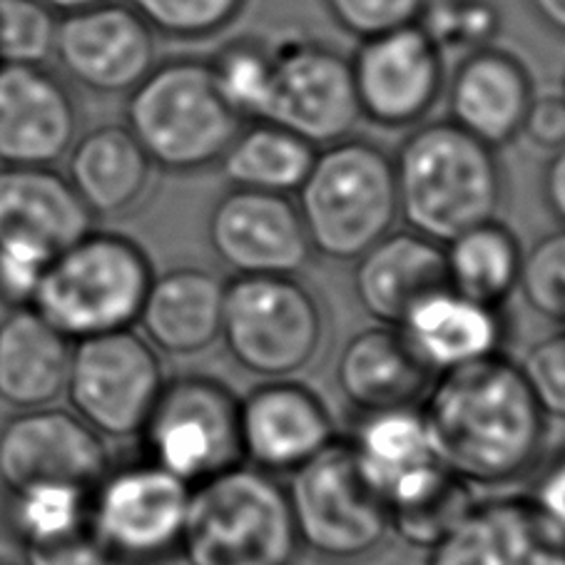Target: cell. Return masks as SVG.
I'll return each instance as SVG.
<instances>
[{
  "label": "cell",
  "instance_id": "obj_10",
  "mask_svg": "<svg viewBox=\"0 0 565 565\" xmlns=\"http://www.w3.org/2000/svg\"><path fill=\"white\" fill-rule=\"evenodd\" d=\"M192 486L152 461L110 466L90 489V533L120 565H150L180 551Z\"/></svg>",
  "mask_w": 565,
  "mask_h": 565
},
{
  "label": "cell",
  "instance_id": "obj_38",
  "mask_svg": "<svg viewBox=\"0 0 565 565\" xmlns=\"http://www.w3.org/2000/svg\"><path fill=\"white\" fill-rule=\"evenodd\" d=\"M428 0H324L331 21L352 38H372L422 21Z\"/></svg>",
  "mask_w": 565,
  "mask_h": 565
},
{
  "label": "cell",
  "instance_id": "obj_7",
  "mask_svg": "<svg viewBox=\"0 0 565 565\" xmlns=\"http://www.w3.org/2000/svg\"><path fill=\"white\" fill-rule=\"evenodd\" d=\"M220 339L245 372L287 379L315 362L324 317L295 275L235 277L224 287Z\"/></svg>",
  "mask_w": 565,
  "mask_h": 565
},
{
  "label": "cell",
  "instance_id": "obj_42",
  "mask_svg": "<svg viewBox=\"0 0 565 565\" xmlns=\"http://www.w3.org/2000/svg\"><path fill=\"white\" fill-rule=\"evenodd\" d=\"M23 565H115L90 529L43 548H25Z\"/></svg>",
  "mask_w": 565,
  "mask_h": 565
},
{
  "label": "cell",
  "instance_id": "obj_2",
  "mask_svg": "<svg viewBox=\"0 0 565 565\" xmlns=\"http://www.w3.org/2000/svg\"><path fill=\"white\" fill-rule=\"evenodd\" d=\"M398 217L446 245L499 214L503 174L495 150L451 120L416 125L394 154Z\"/></svg>",
  "mask_w": 565,
  "mask_h": 565
},
{
  "label": "cell",
  "instance_id": "obj_1",
  "mask_svg": "<svg viewBox=\"0 0 565 565\" xmlns=\"http://www.w3.org/2000/svg\"><path fill=\"white\" fill-rule=\"evenodd\" d=\"M422 414L438 461L473 489L523 479L545 444V414L503 354L436 374Z\"/></svg>",
  "mask_w": 565,
  "mask_h": 565
},
{
  "label": "cell",
  "instance_id": "obj_21",
  "mask_svg": "<svg viewBox=\"0 0 565 565\" xmlns=\"http://www.w3.org/2000/svg\"><path fill=\"white\" fill-rule=\"evenodd\" d=\"M354 262L359 305L386 327H398L416 305L448 287L444 245L414 230L388 232Z\"/></svg>",
  "mask_w": 565,
  "mask_h": 565
},
{
  "label": "cell",
  "instance_id": "obj_11",
  "mask_svg": "<svg viewBox=\"0 0 565 565\" xmlns=\"http://www.w3.org/2000/svg\"><path fill=\"white\" fill-rule=\"evenodd\" d=\"M162 384L158 349L132 329L73 342L67 402L103 438L140 436Z\"/></svg>",
  "mask_w": 565,
  "mask_h": 565
},
{
  "label": "cell",
  "instance_id": "obj_30",
  "mask_svg": "<svg viewBox=\"0 0 565 565\" xmlns=\"http://www.w3.org/2000/svg\"><path fill=\"white\" fill-rule=\"evenodd\" d=\"M319 148L269 120L245 122L217 162L230 188L297 192Z\"/></svg>",
  "mask_w": 565,
  "mask_h": 565
},
{
  "label": "cell",
  "instance_id": "obj_28",
  "mask_svg": "<svg viewBox=\"0 0 565 565\" xmlns=\"http://www.w3.org/2000/svg\"><path fill=\"white\" fill-rule=\"evenodd\" d=\"M73 342L33 307L8 309L0 319V402L51 406L65 394Z\"/></svg>",
  "mask_w": 565,
  "mask_h": 565
},
{
  "label": "cell",
  "instance_id": "obj_20",
  "mask_svg": "<svg viewBox=\"0 0 565 565\" xmlns=\"http://www.w3.org/2000/svg\"><path fill=\"white\" fill-rule=\"evenodd\" d=\"M535 87L529 67L501 47L463 55L448 81V120L499 150L521 138Z\"/></svg>",
  "mask_w": 565,
  "mask_h": 565
},
{
  "label": "cell",
  "instance_id": "obj_32",
  "mask_svg": "<svg viewBox=\"0 0 565 565\" xmlns=\"http://www.w3.org/2000/svg\"><path fill=\"white\" fill-rule=\"evenodd\" d=\"M476 501L471 483L441 469L408 499L388 505V531L414 548L431 551L469 515Z\"/></svg>",
  "mask_w": 565,
  "mask_h": 565
},
{
  "label": "cell",
  "instance_id": "obj_24",
  "mask_svg": "<svg viewBox=\"0 0 565 565\" xmlns=\"http://www.w3.org/2000/svg\"><path fill=\"white\" fill-rule=\"evenodd\" d=\"M65 164L67 182L93 217H122L152 190L154 164L125 125L105 122L81 132Z\"/></svg>",
  "mask_w": 565,
  "mask_h": 565
},
{
  "label": "cell",
  "instance_id": "obj_39",
  "mask_svg": "<svg viewBox=\"0 0 565 565\" xmlns=\"http://www.w3.org/2000/svg\"><path fill=\"white\" fill-rule=\"evenodd\" d=\"M519 369L541 412L565 422V331L535 342Z\"/></svg>",
  "mask_w": 565,
  "mask_h": 565
},
{
  "label": "cell",
  "instance_id": "obj_8",
  "mask_svg": "<svg viewBox=\"0 0 565 565\" xmlns=\"http://www.w3.org/2000/svg\"><path fill=\"white\" fill-rule=\"evenodd\" d=\"M287 491L299 545L331 563H354L382 548L388 511L356 469L347 441H334L291 473Z\"/></svg>",
  "mask_w": 565,
  "mask_h": 565
},
{
  "label": "cell",
  "instance_id": "obj_17",
  "mask_svg": "<svg viewBox=\"0 0 565 565\" xmlns=\"http://www.w3.org/2000/svg\"><path fill=\"white\" fill-rule=\"evenodd\" d=\"M81 135V107L51 65H0V168H55Z\"/></svg>",
  "mask_w": 565,
  "mask_h": 565
},
{
  "label": "cell",
  "instance_id": "obj_16",
  "mask_svg": "<svg viewBox=\"0 0 565 565\" xmlns=\"http://www.w3.org/2000/svg\"><path fill=\"white\" fill-rule=\"evenodd\" d=\"M107 469L110 454L103 436L71 408H25L0 426L3 491L43 481L93 489Z\"/></svg>",
  "mask_w": 565,
  "mask_h": 565
},
{
  "label": "cell",
  "instance_id": "obj_13",
  "mask_svg": "<svg viewBox=\"0 0 565 565\" xmlns=\"http://www.w3.org/2000/svg\"><path fill=\"white\" fill-rule=\"evenodd\" d=\"M349 63L359 113L384 130L422 125L446 85L444 55L418 23L364 38Z\"/></svg>",
  "mask_w": 565,
  "mask_h": 565
},
{
  "label": "cell",
  "instance_id": "obj_29",
  "mask_svg": "<svg viewBox=\"0 0 565 565\" xmlns=\"http://www.w3.org/2000/svg\"><path fill=\"white\" fill-rule=\"evenodd\" d=\"M448 287L489 307H503L521 285L523 249L515 232L486 220L444 245Z\"/></svg>",
  "mask_w": 565,
  "mask_h": 565
},
{
  "label": "cell",
  "instance_id": "obj_44",
  "mask_svg": "<svg viewBox=\"0 0 565 565\" xmlns=\"http://www.w3.org/2000/svg\"><path fill=\"white\" fill-rule=\"evenodd\" d=\"M543 200L545 207L565 227V145L551 154L543 170Z\"/></svg>",
  "mask_w": 565,
  "mask_h": 565
},
{
  "label": "cell",
  "instance_id": "obj_34",
  "mask_svg": "<svg viewBox=\"0 0 565 565\" xmlns=\"http://www.w3.org/2000/svg\"><path fill=\"white\" fill-rule=\"evenodd\" d=\"M418 25L434 45L461 57L493 45L501 31V13L493 0H428Z\"/></svg>",
  "mask_w": 565,
  "mask_h": 565
},
{
  "label": "cell",
  "instance_id": "obj_47",
  "mask_svg": "<svg viewBox=\"0 0 565 565\" xmlns=\"http://www.w3.org/2000/svg\"><path fill=\"white\" fill-rule=\"evenodd\" d=\"M0 565H18V563H11V561H0Z\"/></svg>",
  "mask_w": 565,
  "mask_h": 565
},
{
  "label": "cell",
  "instance_id": "obj_31",
  "mask_svg": "<svg viewBox=\"0 0 565 565\" xmlns=\"http://www.w3.org/2000/svg\"><path fill=\"white\" fill-rule=\"evenodd\" d=\"M0 515L21 551L43 548L90 529V489L53 481L6 489Z\"/></svg>",
  "mask_w": 565,
  "mask_h": 565
},
{
  "label": "cell",
  "instance_id": "obj_37",
  "mask_svg": "<svg viewBox=\"0 0 565 565\" xmlns=\"http://www.w3.org/2000/svg\"><path fill=\"white\" fill-rule=\"evenodd\" d=\"M519 289L539 315L565 324V227L541 237L523 255Z\"/></svg>",
  "mask_w": 565,
  "mask_h": 565
},
{
  "label": "cell",
  "instance_id": "obj_22",
  "mask_svg": "<svg viewBox=\"0 0 565 565\" xmlns=\"http://www.w3.org/2000/svg\"><path fill=\"white\" fill-rule=\"evenodd\" d=\"M347 446L366 483L384 499L386 511L446 469L434 451L422 406L362 414Z\"/></svg>",
  "mask_w": 565,
  "mask_h": 565
},
{
  "label": "cell",
  "instance_id": "obj_46",
  "mask_svg": "<svg viewBox=\"0 0 565 565\" xmlns=\"http://www.w3.org/2000/svg\"><path fill=\"white\" fill-rule=\"evenodd\" d=\"M43 3L55 11L57 15H67V13H77V11H87V8L103 6V3H113V0H43Z\"/></svg>",
  "mask_w": 565,
  "mask_h": 565
},
{
  "label": "cell",
  "instance_id": "obj_40",
  "mask_svg": "<svg viewBox=\"0 0 565 565\" xmlns=\"http://www.w3.org/2000/svg\"><path fill=\"white\" fill-rule=\"evenodd\" d=\"M53 257L35 245L0 239V305L8 309L33 307L35 291Z\"/></svg>",
  "mask_w": 565,
  "mask_h": 565
},
{
  "label": "cell",
  "instance_id": "obj_35",
  "mask_svg": "<svg viewBox=\"0 0 565 565\" xmlns=\"http://www.w3.org/2000/svg\"><path fill=\"white\" fill-rule=\"evenodd\" d=\"M128 6L154 33L204 41L235 23L247 0H128Z\"/></svg>",
  "mask_w": 565,
  "mask_h": 565
},
{
  "label": "cell",
  "instance_id": "obj_36",
  "mask_svg": "<svg viewBox=\"0 0 565 565\" xmlns=\"http://www.w3.org/2000/svg\"><path fill=\"white\" fill-rule=\"evenodd\" d=\"M57 21L43 0H0V65H51Z\"/></svg>",
  "mask_w": 565,
  "mask_h": 565
},
{
  "label": "cell",
  "instance_id": "obj_3",
  "mask_svg": "<svg viewBox=\"0 0 565 565\" xmlns=\"http://www.w3.org/2000/svg\"><path fill=\"white\" fill-rule=\"evenodd\" d=\"M295 204L311 252L337 262L359 259L394 232L398 220L392 154L352 135L324 145Z\"/></svg>",
  "mask_w": 565,
  "mask_h": 565
},
{
  "label": "cell",
  "instance_id": "obj_5",
  "mask_svg": "<svg viewBox=\"0 0 565 565\" xmlns=\"http://www.w3.org/2000/svg\"><path fill=\"white\" fill-rule=\"evenodd\" d=\"M299 539L287 491L249 463L192 486L180 553L190 565H291Z\"/></svg>",
  "mask_w": 565,
  "mask_h": 565
},
{
  "label": "cell",
  "instance_id": "obj_43",
  "mask_svg": "<svg viewBox=\"0 0 565 565\" xmlns=\"http://www.w3.org/2000/svg\"><path fill=\"white\" fill-rule=\"evenodd\" d=\"M529 499L545 515V521L565 535V456L545 469Z\"/></svg>",
  "mask_w": 565,
  "mask_h": 565
},
{
  "label": "cell",
  "instance_id": "obj_4",
  "mask_svg": "<svg viewBox=\"0 0 565 565\" xmlns=\"http://www.w3.org/2000/svg\"><path fill=\"white\" fill-rule=\"evenodd\" d=\"M122 125L154 170L190 174L217 164L245 122L220 97L207 61L174 57L128 93Z\"/></svg>",
  "mask_w": 565,
  "mask_h": 565
},
{
  "label": "cell",
  "instance_id": "obj_45",
  "mask_svg": "<svg viewBox=\"0 0 565 565\" xmlns=\"http://www.w3.org/2000/svg\"><path fill=\"white\" fill-rule=\"evenodd\" d=\"M529 3L543 25L565 35V0H529Z\"/></svg>",
  "mask_w": 565,
  "mask_h": 565
},
{
  "label": "cell",
  "instance_id": "obj_19",
  "mask_svg": "<svg viewBox=\"0 0 565 565\" xmlns=\"http://www.w3.org/2000/svg\"><path fill=\"white\" fill-rule=\"evenodd\" d=\"M428 565H565V535L525 495H493L428 551Z\"/></svg>",
  "mask_w": 565,
  "mask_h": 565
},
{
  "label": "cell",
  "instance_id": "obj_15",
  "mask_svg": "<svg viewBox=\"0 0 565 565\" xmlns=\"http://www.w3.org/2000/svg\"><path fill=\"white\" fill-rule=\"evenodd\" d=\"M207 237L237 277L297 275L315 255L289 194L230 188L214 202Z\"/></svg>",
  "mask_w": 565,
  "mask_h": 565
},
{
  "label": "cell",
  "instance_id": "obj_26",
  "mask_svg": "<svg viewBox=\"0 0 565 565\" xmlns=\"http://www.w3.org/2000/svg\"><path fill=\"white\" fill-rule=\"evenodd\" d=\"M434 374L396 327H369L349 339L337 362V386L359 414L418 406Z\"/></svg>",
  "mask_w": 565,
  "mask_h": 565
},
{
  "label": "cell",
  "instance_id": "obj_33",
  "mask_svg": "<svg viewBox=\"0 0 565 565\" xmlns=\"http://www.w3.org/2000/svg\"><path fill=\"white\" fill-rule=\"evenodd\" d=\"M212 83L242 122L265 120L271 93V47L259 38H237L210 61Z\"/></svg>",
  "mask_w": 565,
  "mask_h": 565
},
{
  "label": "cell",
  "instance_id": "obj_23",
  "mask_svg": "<svg viewBox=\"0 0 565 565\" xmlns=\"http://www.w3.org/2000/svg\"><path fill=\"white\" fill-rule=\"evenodd\" d=\"M431 374H444L503 354L505 327L499 307L444 287L416 305L396 327Z\"/></svg>",
  "mask_w": 565,
  "mask_h": 565
},
{
  "label": "cell",
  "instance_id": "obj_9",
  "mask_svg": "<svg viewBox=\"0 0 565 565\" xmlns=\"http://www.w3.org/2000/svg\"><path fill=\"white\" fill-rule=\"evenodd\" d=\"M140 438L148 461L190 486L245 463L239 398L214 376L164 379Z\"/></svg>",
  "mask_w": 565,
  "mask_h": 565
},
{
  "label": "cell",
  "instance_id": "obj_41",
  "mask_svg": "<svg viewBox=\"0 0 565 565\" xmlns=\"http://www.w3.org/2000/svg\"><path fill=\"white\" fill-rule=\"evenodd\" d=\"M521 135L535 148L555 152L565 145V95H533Z\"/></svg>",
  "mask_w": 565,
  "mask_h": 565
},
{
  "label": "cell",
  "instance_id": "obj_25",
  "mask_svg": "<svg viewBox=\"0 0 565 565\" xmlns=\"http://www.w3.org/2000/svg\"><path fill=\"white\" fill-rule=\"evenodd\" d=\"M95 217L55 168H0V239L57 255L93 230Z\"/></svg>",
  "mask_w": 565,
  "mask_h": 565
},
{
  "label": "cell",
  "instance_id": "obj_14",
  "mask_svg": "<svg viewBox=\"0 0 565 565\" xmlns=\"http://www.w3.org/2000/svg\"><path fill=\"white\" fill-rule=\"evenodd\" d=\"M154 35L128 3L113 0L61 15L53 63L65 81L90 93H130L158 65Z\"/></svg>",
  "mask_w": 565,
  "mask_h": 565
},
{
  "label": "cell",
  "instance_id": "obj_27",
  "mask_svg": "<svg viewBox=\"0 0 565 565\" xmlns=\"http://www.w3.org/2000/svg\"><path fill=\"white\" fill-rule=\"evenodd\" d=\"M224 287L217 275L198 267L154 275L138 317L142 337L164 354H202L220 339Z\"/></svg>",
  "mask_w": 565,
  "mask_h": 565
},
{
  "label": "cell",
  "instance_id": "obj_12",
  "mask_svg": "<svg viewBox=\"0 0 565 565\" xmlns=\"http://www.w3.org/2000/svg\"><path fill=\"white\" fill-rule=\"evenodd\" d=\"M269 47L275 67L265 120L315 148L349 138L362 120L349 57L301 33L281 35Z\"/></svg>",
  "mask_w": 565,
  "mask_h": 565
},
{
  "label": "cell",
  "instance_id": "obj_18",
  "mask_svg": "<svg viewBox=\"0 0 565 565\" xmlns=\"http://www.w3.org/2000/svg\"><path fill=\"white\" fill-rule=\"evenodd\" d=\"M334 426L315 388L269 379L239 398L242 461L265 473H295L337 441Z\"/></svg>",
  "mask_w": 565,
  "mask_h": 565
},
{
  "label": "cell",
  "instance_id": "obj_6",
  "mask_svg": "<svg viewBox=\"0 0 565 565\" xmlns=\"http://www.w3.org/2000/svg\"><path fill=\"white\" fill-rule=\"evenodd\" d=\"M152 279V262L138 242L90 230L53 257L33 309L71 342L110 334L138 324Z\"/></svg>",
  "mask_w": 565,
  "mask_h": 565
}]
</instances>
